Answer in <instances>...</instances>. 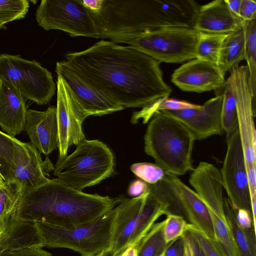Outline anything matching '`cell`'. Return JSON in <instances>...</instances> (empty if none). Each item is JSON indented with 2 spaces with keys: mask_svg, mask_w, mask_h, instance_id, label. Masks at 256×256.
Returning a JSON list of instances; mask_svg holds the SVG:
<instances>
[{
  "mask_svg": "<svg viewBox=\"0 0 256 256\" xmlns=\"http://www.w3.org/2000/svg\"><path fill=\"white\" fill-rule=\"evenodd\" d=\"M164 220L155 223L138 246V256H162L168 244L164 240Z\"/></svg>",
  "mask_w": 256,
  "mask_h": 256,
  "instance_id": "28",
  "label": "cell"
},
{
  "mask_svg": "<svg viewBox=\"0 0 256 256\" xmlns=\"http://www.w3.org/2000/svg\"><path fill=\"white\" fill-rule=\"evenodd\" d=\"M164 220L163 234L166 244L182 236L188 229V223L182 216L172 214L166 215Z\"/></svg>",
  "mask_w": 256,
  "mask_h": 256,
  "instance_id": "33",
  "label": "cell"
},
{
  "mask_svg": "<svg viewBox=\"0 0 256 256\" xmlns=\"http://www.w3.org/2000/svg\"><path fill=\"white\" fill-rule=\"evenodd\" d=\"M224 212L228 224L238 248L240 256H256V230L246 229L238 223L236 208L228 198L224 197Z\"/></svg>",
  "mask_w": 256,
  "mask_h": 256,
  "instance_id": "22",
  "label": "cell"
},
{
  "mask_svg": "<svg viewBox=\"0 0 256 256\" xmlns=\"http://www.w3.org/2000/svg\"><path fill=\"white\" fill-rule=\"evenodd\" d=\"M226 144L220 171L223 188L235 208L245 209L252 214L246 161L238 128L226 136Z\"/></svg>",
  "mask_w": 256,
  "mask_h": 256,
  "instance_id": "10",
  "label": "cell"
},
{
  "mask_svg": "<svg viewBox=\"0 0 256 256\" xmlns=\"http://www.w3.org/2000/svg\"><path fill=\"white\" fill-rule=\"evenodd\" d=\"M14 210L0 217V254L14 248H43L44 240L36 223L16 218Z\"/></svg>",
  "mask_w": 256,
  "mask_h": 256,
  "instance_id": "18",
  "label": "cell"
},
{
  "mask_svg": "<svg viewBox=\"0 0 256 256\" xmlns=\"http://www.w3.org/2000/svg\"><path fill=\"white\" fill-rule=\"evenodd\" d=\"M28 8L27 0H0V22L4 24L24 18Z\"/></svg>",
  "mask_w": 256,
  "mask_h": 256,
  "instance_id": "30",
  "label": "cell"
},
{
  "mask_svg": "<svg viewBox=\"0 0 256 256\" xmlns=\"http://www.w3.org/2000/svg\"><path fill=\"white\" fill-rule=\"evenodd\" d=\"M36 16L38 24L46 30H58L72 37L98 38L92 14L82 0H42Z\"/></svg>",
  "mask_w": 256,
  "mask_h": 256,
  "instance_id": "9",
  "label": "cell"
},
{
  "mask_svg": "<svg viewBox=\"0 0 256 256\" xmlns=\"http://www.w3.org/2000/svg\"><path fill=\"white\" fill-rule=\"evenodd\" d=\"M236 216L239 224L244 228L250 229L256 226H254L252 214L243 208H236Z\"/></svg>",
  "mask_w": 256,
  "mask_h": 256,
  "instance_id": "40",
  "label": "cell"
},
{
  "mask_svg": "<svg viewBox=\"0 0 256 256\" xmlns=\"http://www.w3.org/2000/svg\"><path fill=\"white\" fill-rule=\"evenodd\" d=\"M224 2L230 10L236 16L240 18L239 12L241 0H224Z\"/></svg>",
  "mask_w": 256,
  "mask_h": 256,
  "instance_id": "42",
  "label": "cell"
},
{
  "mask_svg": "<svg viewBox=\"0 0 256 256\" xmlns=\"http://www.w3.org/2000/svg\"><path fill=\"white\" fill-rule=\"evenodd\" d=\"M26 101L12 86L0 80V126L13 137L24 130L28 110Z\"/></svg>",
  "mask_w": 256,
  "mask_h": 256,
  "instance_id": "21",
  "label": "cell"
},
{
  "mask_svg": "<svg viewBox=\"0 0 256 256\" xmlns=\"http://www.w3.org/2000/svg\"><path fill=\"white\" fill-rule=\"evenodd\" d=\"M54 166L46 158L43 161L40 152L30 142H23L18 148L6 182L18 186L22 192L47 182Z\"/></svg>",
  "mask_w": 256,
  "mask_h": 256,
  "instance_id": "13",
  "label": "cell"
},
{
  "mask_svg": "<svg viewBox=\"0 0 256 256\" xmlns=\"http://www.w3.org/2000/svg\"><path fill=\"white\" fill-rule=\"evenodd\" d=\"M171 81L183 91L200 93L220 90L226 80L218 65L194 58L175 70Z\"/></svg>",
  "mask_w": 256,
  "mask_h": 256,
  "instance_id": "15",
  "label": "cell"
},
{
  "mask_svg": "<svg viewBox=\"0 0 256 256\" xmlns=\"http://www.w3.org/2000/svg\"><path fill=\"white\" fill-rule=\"evenodd\" d=\"M244 35V60L248 71V83L256 108V18L243 22Z\"/></svg>",
  "mask_w": 256,
  "mask_h": 256,
  "instance_id": "25",
  "label": "cell"
},
{
  "mask_svg": "<svg viewBox=\"0 0 256 256\" xmlns=\"http://www.w3.org/2000/svg\"><path fill=\"white\" fill-rule=\"evenodd\" d=\"M195 138L181 122L161 111L151 118L144 136L145 152L165 172L176 176L192 171Z\"/></svg>",
  "mask_w": 256,
  "mask_h": 256,
  "instance_id": "3",
  "label": "cell"
},
{
  "mask_svg": "<svg viewBox=\"0 0 256 256\" xmlns=\"http://www.w3.org/2000/svg\"><path fill=\"white\" fill-rule=\"evenodd\" d=\"M138 246H128L119 256H138Z\"/></svg>",
  "mask_w": 256,
  "mask_h": 256,
  "instance_id": "43",
  "label": "cell"
},
{
  "mask_svg": "<svg viewBox=\"0 0 256 256\" xmlns=\"http://www.w3.org/2000/svg\"><path fill=\"white\" fill-rule=\"evenodd\" d=\"M240 18L244 21L256 18V2L254 0H241Z\"/></svg>",
  "mask_w": 256,
  "mask_h": 256,
  "instance_id": "38",
  "label": "cell"
},
{
  "mask_svg": "<svg viewBox=\"0 0 256 256\" xmlns=\"http://www.w3.org/2000/svg\"><path fill=\"white\" fill-rule=\"evenodd\" d=\"M122 198L86 194L57 178L49 179L22 192L14 214L22 220L72 228L94 220L115 208Z\"/></svg>",
  "mask_w": 256,
  "mask_h": 256,
  "instance_id": "2",
  "label": "cell"
},
{
  "mask_svg": "<svg viewBox=\"0 0 256 256\" xmlns=\"http://www.w3.org/2000/svg\"><path fill=\"white\" fill-rule=\"evenodd\" d=\"M24 130L40 152L50 154L58 147L56 108L50 106L45 111L28 110Z\"/></svg>",
  "mask_w": 256,
  "mask_h": 256,
  "instance_id": "17",
  "label": "cell"
},
{
  "mask_svg": "<svg viewBox=\"0 0 256 256\" xmlns=\"http://www.w3.org/2000/svg\"><path fill=\"white\" fill-rule=\"evenodd\" d=\"M164 214H166V206L158 200L149 191L139 214L128 246H138L156 220Z\"/></svg>",
  "mask_w": 256,
  "mask_h": 256,
  "instance_id": "23",
  "label": "cell"
},
{
  "mask_svg": "<svg viewBox=\"0 0 256 256\" xmlns=\"http://www.w3.org/2000/svg\"><path fill=\"white\" fill-rule=\"evenodd\" d=\"M216 96L197 108L178 110H160L184 124L192 134L195 140H200L214 135H222V94Z\"/></svg>",
  "mask_w": 256,
  "mask_h": 256,
  "instance_id": "14",
  "label": "cell"
},
{
  "mask_svg": "<svg viewBox=\"0 0 256 256\" xmlns=\"http://www.w3.org/2000/svg\"><path fill=\"white\" fill-rule=\"evenodd\" d=\"M162 256H184L182 236L169 242Z\"/></svg>",
  "mask_w": 256,
  "mask_h": 256,
  "instance_id": "39",
  "label": "cell"
},
{
  "mask_svg": "<svg viewBox=\"0 0 256 256\" xmlns=\"http://www.w3.org/2000/svg\"><path fill=\"white\" fill-rule=\"evenodd\" d=\"M100 256H116L110 248L104 251Z\"/></svg>",
  "mask_w": 256,
  "mask_h": 256,
  "instance_id": "44",
  "label": "cell"
},
{
  "mask_svg": "<svg viewBox=\"0 0 256 256\" xmlns=\"http://www.w3.org/2000/svg\"><path fill=\"white\" fill-rule=\"evenodd\" d=\"M0 256H53L48 252L37 246H28L6 250Z\"/></svg>",
  "mask_w": 256,
  "mask_h": 256,
  "instance_id": "37",
  "label": "cell"
},
{
  "mask_svg": "<svg viewBox=\"0 0 256 256\" xmlns=\"http://www.w3.org/2000/svg\"><path fill=\"white\" fill-rule=\"evenodd\" d=\"M148 193V188L141 196L132 198H122L118 204L109 248L116 256H119L128 246L139 214Z\"/></svg>",
  "mask_w": 256,
  "mask_h": 256,
  "instance_id": "19",
  "label": "cell"
},
{
  "mask_svg": "<svg viewBox=\"0 0 256 256\" xmlns=\"http://www.w3.org/2000/svg\"><path fill=\"white\" fill-rule=\"evenodd\" d=\"M148 188V184L141 180L132 182L128 189L129 196L134 198L138 197L144 193Z\"/></svg>",
  "mask_w": 256,
  "mask_h": 256,
  "instance_id": "41",
  "label": "cell"
},
{
  "mask_svg": "<svg viewBox=\"0 0 256 256\" xmlns=\"http://www.w3.org/2000/svg\"><path fill=\"white\" fill-rule=\"evenodd\" d=\"M6 184V182H4V180L3 179L2 177L0 174V186H4Z\"/></svg>",
  "mask_w": 256,
  "mask_h": 256,
  "instance_id": "45",
  "label": "cell"
},
{
  "mask_svg": "<svg viewBox=\"0 0 256 256\" xmlns=\"http://www.w3.org/2000/svg\"><path fill=\"white\" fill-rule=\"evenodd\" d=\"M184 242V256H206L196 236L190 228L182 234Z\"/></svg>",
  "mask_w": 256,
  "mask_h": 256,
  "instance_id": "34",
  "label": "cell"
},
{
  "mask_svg": "<svg viewBox=\"0 0 256 256\" xmlns=\"http://www.w3.org/2000/svg\"><path fill=\"white\" fill-rule=\"evenodd\" d=\"M246 170L250 198L252 220L255 226L256 224V166H246Z\"/></svg>",
  "mask_w": 256,
  "mask_h": 256,
  "instance_id": "36",
  "label": "cell"
},
{
  "mask_svg": "<svg viewBox=\"0 0 256 256\" xmlns=\"http://www.w3.org/2000/svg\"><path fill=\"white\" fill-rule=\"evenodd\" d=\"M22 143L0 130V174L5 182L8 180L15 153Z\"/></svg>",
  "mask_w": 256,
  "mask_h": 256,
  "instance_id": "29",
  "label": "cell"
},
{
  "mask_svg": "<svg viewBox=\"0 0 256 256\" xmlns=\"http://www.w3.org/2000/svg\"><path fill=\"white\" fill-rule=\"evenodd\" d=\"M198 34L192 28H164L142 34L130 44L160 63H181L196 58Z\"/></svg>",
  "mask_w": 256,
  "mask_h": 256,
  "instance_id": "8",
  "label": "cell"
},
{
  "mask_svg": "<svg viewBox=\"0 0 256 256\" xmlns=\"http://www.w3.org/2000/svg\"><path fill=\"white\" fill-rule=\"evenodd\" d=\"M227 34L199 32L196 58L218 65L221 46Z\"/></svg>",
  "mask_w": 256,
  "mask_h": 256,
  "instance_id": "27",
  "label": "cell"
},
{
  "mask_svg": "<svg viewBox=\"0 0 256 256\" xmlns=\"http://www.w3.org/2000/svg\"><path fill=\"white\" fill-rule=\"evenodd\" d=\"M4 24H2L1 22H0V28L2 27V26H4Z\"/></svg>",
  "mask_w": 256,
  "mask_h": 256,
  "instance_id": "46",
  "label": "cell"
},
{
  "mask_svg": "<svg viewBox=\"0 0 256 256\" xmlns=\"http://www.w3.org/2000/svg\"><path fill=\"white\" fill-rule=\"evenodd\" d=\"M0 80L10 84L26 100L40 105L48 103L56 89L50 71L35 60L19 55L0 54Z\"/></svg>",
  "mask_w": 256,
  "mask_h": 256,
  "instance_id": "7",
  "label": "cell"
},
{
  "mask_svg": "<svg viewBox=\"0 0 256 256\" xmlns=\"http://www.w3.org/2000/svg\"><path fill=\"white\" fill-rule=\"evenodd\" d=\"M243 25V20L228 9L224 0L200 6L192 28L198 32L228 34Z\"/></svg>",
  "mask_w": 256,
  "mask_h": 256,
  "instance_id": "20",
  "label": "cell"
},
{
  "mask_svg": "<svg viewBox=\"0 0 256 256\" xmlns=\"http://www.w3.org/2000/svg\"><path fill=\"white\" fill-rule=\"evenodd\" d=\"M189 226L196 236L206 256H222L213 240L204 236L192 224H189Z\"/></svg>",
  "mask_w": 256,
  "mask_h": 256,
  "instance_id": "35",
  "label": "cell"
},
{
  "mask_svg": "<svg viewBox=\"0 0 256 256\" xmlns=\"http://www.w3.org/2000/svg\"><path fill=\"white\" fill-rule=\"evenodd\" d=\"M150 192L166 206V214L183 217L204 236L214 240L208 210L197 193L178 176L165 172L164 177L154 184H148Z\"/></svg>",
  "mask_w": 256,
  "mask_h": 256,
  "instance_id": "6",
  "label": "cell"
},
{
  "mask_svg": "<svg viewBox=\"0 0 256 256\" xmlns=\"http://www.w3.org/2000/svg\"><path fill=\"white\" fill-rule=\"evenodd\" d=\"M244 35L242 26L227 34L220 51L218 66L225 74L244 60Z\"/></svg>",
  "mask_w": 256,
  "mask_h": 256,
  "instance_id": "24",
  "label": "cell"
},
{
  "mask_svg": "<svg viewBox=\"0 0 256 256\" xmlns=\"http://www.w3.org/2000/svg\"><path fill=\"white\" fill-rule=\"evenodd\" d=\"M114 165L113 154L104 144L85 139L70 154L58 158L54 175L68 186L82 191L112 176Z\"/></svg>",
  "mask_w": 256,
  "mask_h": 256,
  "instance_id": "4",
  "label": "cell"
},
{
  "mask_svg": "<svg viewBox=\"0 0 256 256\" xmlns=\"http://www.w3.org/2000/svg\"><path fill=\"white\" fill-rule=\"evenodd\" d=\"M65 57L79 77L123 109L142 108L172 92L160 62L130 46L100 40Z\"/></svg>",
  "mask_w": 256,
  "mask_h": 256,
  "instance_id": "1",
  "label": "cell"
},
{
  "mask_svg": "<svg viewBox=\"0 0 256 256\" xmlns=\"http://www.w3.org/2000/svg\"><path fill=\"white\" fill-rule=\"evenodd\" d=\"M56 72L71 90L86 118L90 116H102L124 110L83 80L64 60L56 62Z\"/></svg>",
  "mask_w": 256,
  "mask_h": 256,
  "instance_id": "16",
  "label": "cell"
},
{
  "mask_svg": "<svg viewBox=\"0 0 256 256\" xmlns=\"http://www.w3.org/2000/svg\"><path fill=\"white\" fill-rule=\"evenodd\" d=\"M56 116L58 158L67 156L70 146H77L86 138L82 123L86 118L71 90L62 78L56 80Z\"/></svg>",
  "mask_w": 256,
  "mask_h": 256,
  "instance_id": "11",
  "label": "cell"
},
{
  "mask_svg": "<svg viewBox=\"0 0 256 256\" xmlns=\"http://www.w3.org/2000/svg\"><path fill=\"white\" fill-rule=\"evenodd\" d=\"M214 92L222 95V124L223 130L227 136L238 128L234 78L232 72L222 87Z\"/></svg>",
  "mask_w": 256,
  "mask_h": 256,
  "instance_id": "26",
  "label": "cell"
},
{
  "mask_svg": "<svg viewBox=\"0 0 256 256\" xmlns=\"http://www.w3.org/2000/svg\"><path fill=\"white\" fill-rule=\"evenodd\" d=\"M118 205L86 224L72 228L36 222L44 240V247L72 250L82 256H100L110 247Z\"/></svg>",
  "mask_w": 256,
  "mask_h": 256,
  "instance_id": "5",
  "label": "cell"
},
{
  "mask_svg": "<svg viewBox=\"0 0 256 256\" xmlns=\"http://www.w3.org/2000/svg\"><path fill=\"white\" fill-rule=\"evenodd\" d=\"M130 168L137 177L150 184H156L165 174V171L156 164L138 162L132 164Z\"/></svg>",
  "mask_w": 256,
  "mask_h": 256,
  "instance_id": "31",
  "label": "cell"
},
{
  "mask_svg": "<svg viewBox=\"0 0 256 256\" xmlns=\"http://www.w3.org/2000/svg\"><path fill=\"white\" fill-rule=\"evenodd\" d=\"M230 72L234 78L238 130L246 166H256V132L254 123L256 108L252 104L248 68L246 66H238Z\"/></svg>",
  "mask_w": 256,
  "mask_h": 256,
  "instance_id": "12",
  "label": "cell"
},
{
  "mask_svg": "<svg viewBox=\"0 0 256 256\" xmlns=\"http://www.w3.org/2000/svg\"><path fill=\"white\" fill-rule=\"evenodd\" d=\"M22 192L18 186L10 182L0 186V217L14 210Z\"/></svg>",
  "mask_w": 256,
  "mask_h": 256,
  "instance_id": "32",
  "label": "cell"
}]
</instances>
